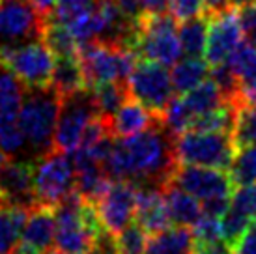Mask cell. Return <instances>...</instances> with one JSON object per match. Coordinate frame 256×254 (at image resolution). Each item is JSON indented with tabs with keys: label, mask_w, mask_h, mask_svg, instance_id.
<instances>
[{
	"label": "cell",
	"mask_w": 256,
	"mask_h": 254,
	"mask_svg": "<svg viewBox=\"0 0 256 254\" xmlns=\"http://www.w3.org/2000/svg\"><path fill=\"white\" fill-rule=\"evenodd\" d=\"M174 134L161 124L126 138H114L105 168L112 180H128L138 187H164L180 162Z\"/></svg>",
	"instance_id": "obj_1"
},
{
	"label": "cell",
	"mask_w": 256,
	"mask_h": 254,
	"mask_svg": "<svg viewBox=\"0 0 256 254\" xmlns=\"http://www.w3.org/2000/svg\"><path fill=\"white\" fill-rule=\"evenodd\" d=\"M54 245L64 254H92L103 232L96 204L82 198L77 189L54 206Z\"/></svg>",
	"instance_id": "obj_2"
},
{
	"label": "cell",
	"mask_w": 256,
	"mask_h": 254,
	"mask_svg": "<svg viewBox=\"0 0 256 254\" xmlns=\"http://www.w3.org/2000/svg\"><path fill=\"white\" fill-rule=\"evenodd\" d=\"M62 108V98L52 86L26 88L22 94L19 127L24 142L34 156H43L54 148V129Z\"/></svg>",
	"instance_id": "obj_3"
},
{
	"label": "cell",
	"mask_w": 256,
	"mask_h": 254,
	"mask_svg": "<svg viewBox=\"0 0 256 254\" xmlns=\"http://www.w3.org/2000/svg\"><path fill=\"white\" fill-rule=\"evenodd\" d=\"M77 56L82 66L88 90H92L94 86L101 82H110V80L126 82L135 64L138 62L135 50L120 43L101 42V40L78 45Z\"/></svg>",
	"instance_id": "obj_4"
},
{
	"label": "cell",
	"mask_w": 256,
	"mask_h": 254,
	"mask_svg": "<svg viewBox=\"0 0 256 254\" xmlns=\"http://www.w3.org/2000/svg\"><path fill=\"white\" fill-rule=\"evenodd\" d=\"M56 56L43 40L0 45V64L14 73L24 88H47L52 80Z\"/></svg>",
	"instance_id": "obj_5"
},
{
	"label": "cell",
	"mask_w": 256,
	"mask_h": 254,
	"mask_svg": "<svg viewBox=\"0 0 256 254\" xmlns=\"http://www.w3.org/2000/svg\"><path fill=\"white\" fill-rule=\"evenodd\" d=\"M176 159L180 164H198L228 170L234 161V144L230 133L187 129L174 138Z\"/></svg>",
	"instance_id": "obj_6"
},
{
	"label": "cell",
	"mask_w": 256,
	"mask_h": 254,
	"mask_svg": "<svg viewBox=\"0 0 256 254\" xmlns=\"http://www.w3.org/2000/svg\"><path fill=\"white\" fill-rule=\"evenodd\" d=\"M133 50L138 58L174 66L184 54L178 38V21L170 14L146 15L140 21Z\"/></svg>",
	"instance_id": "obj_7"
},
{
	"label": "cell",
	"mask_w": 256,
	"mask_h": 254,
	"mask_svg": "<svg viewBox=\"0 0 256 254\" xmlns=\"http://www.w3.org/2000/svg\"><path fill=\"white\" fill-rule=\"evenodd\" d=\"M34 190L38 204L58 206L75 190V166L72 156L50 150L34 161Z\"/></svg>",
	"instance_id": "obj_8"
},
{
	"label": "cell",
	"mask_w": 256,
	"mask_h": 254,
	"mask_svg": "<svg viewBox=\"0 0 256 254\" xmlns=\"http://www.w3.org/2000/svg\"><path fill=\"white\" fill-rule=\"evenodd\" d=\"M126 82L129 96L163 120L164 108L174 98V86L166 66L138 58Z\"/></svg>",
	"instance_id": "obj_9"
},
{
	"label": "cell",
	"mask_w": 256,
	"mask_h": 254,
	"mask_svg": "<svg viewBox=\"0 0 256 254\" xmlns=\"http://www.w3.org/2000/svg\"><path fill=\"white\" fill-rule=\"evenodd\" d=\"M98 106L94 103L92 92L86 88L80 92L62 98V108L58 114L54 129V150L72 154L78 148L88 124L98 116Z\"/></svg>",
	"instance_id": "obj_10"
},
{
	"label": "cell",
	"mask_w": 256,
	"mask_h": 254,
	"mask_svg": "<svg viewBox=\"0 0 256 254\" xmlns=\"http://www.w3.org/2000/svg\"><path fill=\"white\" fill-rule=\"evenodd\" d=\"M168 184L191 192L194 198H198L200 204L232 198L238 189L230 172L198 164H178Z\"/></svg>",
	"instance_id": "obj_11"
},
{
	"label": "cell",
	"mask_w": 256,
	"mask_h": 254,
	"mask_svg": "<svg viewBox=\"0 0 256 254\" xmlns=\"http://www.w3.org/2000/svg\"><path fill=\"white\" fill-rule=\"evenodd\" d=\"M22 94V82L0 64V148L8 156L21 154V150L26 144L19 127Z\"/></svg>",
	"instance_id": "obj_12"
},
{
	"label": "cell",
	"mask_w": 256,
	"mask_h": 254,
	"mask_svg": "<svg viewBox=\"0 0 256 254\" xmlns=\"http://www.w3.org/2000/svg\"><path fill=\"white\" fill-rule=\"evenodd\" d=\"M138 185L128 180H112L108 189L96 200V210L103 228L114 238L135 220Z\"/></svg>",
	"instance_id": "obj_13"
},
{
	"label": "cell",
	"mask_w": 256,
	"mask_h": 254,
	"mask_svg": "<svg viewBox=\"0 0 256 254\" xmlns=\"http://www.w3.org/2000/svg\"><path fill=\"white\" fill-rule=\"evenodd\" d=\"M236 12L238 10L228 8L220 14L210 15V30L204 50V60L210 64V68L224 64L243 43V28Z\"/></svg>",
	"instance_id": "obj_14"
},
{
	"label": "cell",
	"mask_w": 256,
	"mask_h": 254,
	"mask_svg": "<svg viewBox=\"0 0 256 254\" xmlns=\"http://www.w3.org/2000/svg\"><path fill=\"white\" fill-rule=\"evenodd\" d=\"M47 15L40 14L28 0L0 2V36L10 42L42 40Z\"/></svg>",
	"instance_id": "obj_15"
},
{
	"label": "cell",
	"mask_w": 256,
	"mask_h": 254,
	"mask_svg": "<svg viewBox=\"0 0 256 254\" xmlns=\"http://www.w3.org/2000/svg\"><path fill=\"white\" fill-rule=\"evenodd\" d=\"M0 198L32 208L38 204L34 190V162H14L8 159L0 164Z\"/></svg>",
	"instance_id": "obj_16"
},
{
	"label": "cell",
	"mask_w": 256,
	"mask_h": 254,
	"mask_svg": "<svg viewBox=\"0 0 256 254\" xmlns=\"http://www.w3.org/2000/svg\"><path fill=\"white\" fill-rule=\"evenodd\" d=\"M54 208L45 204L32 206L22 228L21 245L36 250L38 254L49 252L54 245Z\"/></svg>",
	"instance_id": "obj_17"
},
{
	"label": "cell",
	"mask_w": 256,
	"mask_h": 254,
	"mask_svg": "<svg viewBox=\"0 0 256 254\" xmlns=\"http://www.w3.org/2000/svg\"><path fill=\"white\" fill-rule=\"evenodd\" d=\"M135 220L142 226L148 236L172 226L163 187H138Z\"/></svg>",
	"instance_id": "obj_18"
},
{
	"label": "cell",
	"mask_w": 256,
	"mask_h": 254,
	"mask_svg": "<svg viewBox=\"0 0 256 254\" xmlns=\"http://www.w3.org/2000/svg\"><path fill=\"white\" fill-rule=\"evenodd\" d=\"M161 122L163 120L157 114H154L140 101L129 96L120 105V108L108 118V127L114 138H126L131 134L142 133Z\"/></svg>",
	"instance_id": "obj_19"
},
{
	"label": "cell",
	"mask_w": 256,
	"mask_h": 254,
	"mask_svg": "<svg viewBox=\"0 0 256 254\" xmlns=\"http://www.w3.org/2000/svg\"><path fill=\"white\" fill-rule=\"evenodd\" d=\"M163 192L166 206H168L172 224L192 228L198 222L200 217L204 215V210H202V204H200L198 198H194L191 192L184 190L178 185L166 184L163 187Z\"/></svg>",
	"instance_id": "obj_20"
},
{
	"label": "cell",
	"mask_w": 256,
	"mask_h": 254,
	"mask_svg": "<svg viewBox=\"0 0 256 254\" xmlns=\"http://www.w3.org/2000/svg\"><path fill=\"white\" fill-rule=\"evenodd\" d=\"M30 208L0 200V254H12L19 247Z\"/></svg>",
	"instance_id": "obj_21"
},
{
	"label": "cell",
	"mask_w": 256,
	"mask_h": 254,
	"mask_svg": "<svg viewBox=\"0 0 256 254\" xmlns=\"http://www.w3.org/2000/svg\"><path fill=\"white\" fill-rule=\"evenodd\" d=\"M194 236L189 226H168L154 234L146 243L144 254H192Z\"/></svg>",
	"instance_id": "obj_22"
},
{
	"label": "cell",
	"mask_w": 256,
	"mask_h": 254,
	"mask_svg": "<svg viewBox=\"0 0 256 254\" xmlns=\"http://www.w3.org/2000/svg\"><path fill=\"white\" fill-rule=\"evenodd\" d=\"M50 86L56 90L60 98H68L80 90H86L84 73H82V66L77 54L56 56Z\"/></svg>",
	"instance_id": "obj_23"
},
{
	"label": "cell",
	"mask_w": 256,
	"mask_h": 254,
	"mask_svg": "<svg viewBox=\"0 0 256 254\" xmlns=\"http://www.w3.org/2000/svg\"><path fill=\"white\" fill-rule=\"evenodd\" d=\"M182 99H184V105L187 108V112L191 114V124L194 118H198L202 114L212 112L215 108H220L226 103H230L222 96L219 86L215 84L214 78H206L196 88H192L191 92L184 94Z\"/></svg>",
	"instance_id": "obj_24"
},
{
	"label": "cell",
	"mask_w": 256,
	"mask_h": 254,
	"mask_svg": "<svg viewBox=\"0 0 256 254\" xmlns=\"http://www.w3.org/2000/svg\"><path fill=\"white\" fill-rule=\"evenodd\" d=\"M232 144L236 152L249 146H256V103L238 99L234 108V124H232Z\"/></svg>",
	"instance_id": "obj_25"
},
{
	"label": "cell",
	"mask_w": 256,
	"mask_h": 254,
	"mask_svg": "<svg viewBox=\"0 0 256 254\" xmlns=\"http://www.w3.org/2000/svg\"><path fill=\"white\" fill-rule=\"evenodd\" d=\"M210 75V64L202 58L187 56L172 66V86L176 94H187L192 88H196L200 82H204Z\"/></svg>",
	"instance_id": "obj_26"
},
{
	"label": "cell",
	"mask_w": 256,
	"mask_h": 254,
	"mask_svg": "<svg viewBox=\"0 0 256 254\" xmlns=\"http://www.w3.org/2000/svg\"><path fill=\"white\" fill-rule=\"evenodd\" d=\"M208 30H210V14H202L182 21L178 26V38L182 49L187 56L202 58L206 50Z\"/></svg>",
	"instance_id": "obj_27"
},
{
	"label": "cell",
	"mask_w": 256,
	"mask_h": 254,
	"mask_svg": "<svg viewBox=\"0 0 256 254\" xmlns=\"http://www.w3.org/2000/svg\"><path fill=\"white\" fill-rule=\"evenodd\" d=\"M42 40L49 45L54 56H72L78 52V42L72 34L70 26L66 22L52 19L50 15H47L45 19Z\"/></svg>",
	"instance_id": "obj_28"
},
{
	"label": "cell",
	"mask_w": 256,
	"mask_h": 254,
	"mask_svg": "<svg viewBox=\"0 0 256 254\" xmlns=\"http://www.w3.org/2000/svg\"><path fill=\"white\" fill-rule=\"evenodd\" d=\"M94 103L98 106V112L105 118H110L120 105L129 98L128 82H120V80H110V82H101V84L94 86L92 90Z\"/></svg>",
	"instance_id": "obj_29"
},
{
	"label": "cell",
	"mask_w": 256,
	"mask_h": 254,
	"mask_svg": "<svg viewBox=\"0 0 256 254\" xmlns=\"http://www.w3.org/2000/svg\"><path fill=\"white\" fill-rule=\"evenodd\" d=\"M230 176L238 187L256 184V146L238 150L230 166Z\"/></svg>",
	"instance_id": "obj_30"
},
{
	"label": "cell",
	"mask_w": 256,
	"mask_h": 254,
	"mask_svg": "<svg viewBox=\"0 0 256 254\" xmlns=\"http://www.w3.org/2000/svg\"><path fill=\"white\" fill-rule=\"evenodd\" d=\"M148 243V234L136 220L128 224L116 236V248L118 254H144Z\"/></svg>",
	"instance_id": "obj_31"
},
{
	"label": "cell",
	"mask_w": 256,
	"mask_h": 254,
	"mask_svg": "<svg viewBox=\"0 0 256 254\" xmlns=\"http://www.w3.org/2000/svg\"><path fill=\"white\" fill-rule=\"evenodd\" d=\"M250 224V219L238 210L234 204L226 210V213L220 217V228H222V240L226 241L228 245L234 247L236 241L242 238V234L247 230V226Z\"/></svg>",
	"instance_id": "obj_32"
},
{
	"label": "cell",
	"mask_w": 256,
	"mask_h": 254,
	"mask_svg": "<svg viewBox=\"0 0 256 254\" xmlns=\"http://www.w3.org/2000/svg\"><path fill=\"white\" fill-rule=\"evenodd\" d=\"M98 6V0H56L54 10L50 12V17L62 22H70L78 15L92 12Z\"/></svg>",
	"instance_id": "obj_33"
},
{
	"label": "cell",
	"mask_w": 256,
	"mask_h": 254,
	"mask_svg": "<svg viewBox=\"0 0 256 254\" xmlns=\"http://www.w3.org/2000/svg\"><path fill=\"white\" fill-rule=\"evenodd\" d=\"M194 241H217L222 240V228H220V217H214L204 213L198 222L192 226Z\"/></svg>",
	"instance_id": "obj_34"
},
{
	"label": "cell",
	"mask_w": 256,
	"mask_h": 254,
	"mask_svg": "<svg viewBox=\"0 0 256 254\" xmlns=\"http://www.w3.org/2000/svg\"><path fill=\"white\" fill-rule=\"evenodd\" d=\"M168 10L178 22L206 14V8H204L202 0H168Z\"/></svg>",
	"instance_id": "obj_35"
},
{
	"label": "cell",
	"mask_w": 256,
	"mask_h": 254,
	"mask_svg": "<svg viewBox=\"0 0 256 254\" xmlns=\"http://www.w3.org/2000/svg\"><path fill=\"white\" fill-rule=\"evenodd\" d=\"M232 204L238 210H242L250 220H256V184L243 185L240 189H236Z\"/></svg>",
	"instance_id": "obj_36"
},
{
	"label": "cell",
	"mask_w": 256,
	"mask_h": 254,
	"mask_svg": "<svg viewBox=\"0 0 256 254\" xmlns=\"http://www.w3.org/2000/svg\"><path fill=\"white\" fill-rule=\"evenodd\" d=\"M240 22L243 28V40L256 47V0L240 10Z\"/></svg>",
	"instance_id": "obj_37"
},
{
	"label": "cell",
	"mask_w": 256,
	"mask_h": 254,
	"mask_svg": "<svg viewBox=\"0 0 256 254\" xmlns=\"http://www.w3.org/2000/svg\"><path fill=\"white\" fill-rule=\"evenodd\" d=\"M120 14L133 24H140L146 12H144V0H112Z\"/></svg>",
	"instance_id": "obj_38"
},
{
	"label": "cell",
	"mask_w": 256,
	"mask_h": 254,
	"mask_svg": "<svg viewBox=\"0 0 256 254\" xmlns=\"http://www.w3.org/2000/svg\"><path fill=\"white\" fill-rule=\"evenodd\" d=\"M234 254H256V220H252L242 238L236 241Z\"/></svg>",
	"instance_id": "obj_39"
},
{
	"label": "cell",
	"mask_w": 256,
	"mask_h": 254,
	"mask_svg": "<svg viewBox=\"0 0 256 254\" xmlns=\"http://www.w3.org/2000/svg\"><path fill=\"white\" fill-rule=\"evenodd\" d=\"M192 254H234L232 245H228L224 240L217 241H194Z\"/></svg>",
	"instance_id": "obj_40"
},
{
	"label": "cell",
	"mask_w": 256,
	"mask_h": 254,
	"mask_svg": "<svg viewBox=\"0 0 256 254\" xmlns=\"http://www.w3.org/2000/svg\"><path fill=\"white\" fill-rule=\"evenodd\" d=\"M144 12H146V15L170 14V10H168V0H144Z\"/></svg>",
	"instance_id": "obj_41"
},
{
	"label": "cell",
	"mask_w": 256,
	"mask_h": 254,
	"mask_svg": "<svg viewBox=\"0 0 256 254\" xmlns=\"http://www.w3.org/2000/svg\"><path fill=\"white\" fill-rule=\"evenodd\" d=\"M240 96H242V99H245V101L256 103V77L247 78V80H242Z\"/></svg>",
	"instance_id": "obj_42"
},
{
	"label": "cell",
	"mask_w": 256,
	"mask_h": 254,
	"mask_svg": "<svg viewBox=\"0 0 256 254\" xmlns=\"http://www.w3.org/2000/svg\"><path fill=\"white\" fill-rule=\"evenodd\" d=\"M202 2H204V8H206V14L210 15L220 14V12L230 8L228 0H202Z\"/></svg>",
	"instance_id": "obj_43"
},
{
	"label": "cell",
	"mask_w": 256,
	"mask_h": 254,
	"mask_svg": "<svg viewBox=\"0 0 256 254\" xmlns=\"http://www.w3.org/2000/svg\"><path fill=\"white\" fill-rule=\"evenodd\" d=\"M28 2L43 15H49L54 10V4H56V0H28Z\"/></svg>",
	"instance_id": "obj_44"
},
{
	"label": "cell",
	"mask_w": 256,
	"mask_h": 254,
	"mask_svg": "<svg viewBox=\"0 0 256 254\" xmlns=\"http://www.w3.org/2000/svg\"><path fill=\"white\" fill-rule=\"evenodd\" d=\"M252 2H254V0H228L230 8H234V10H242V8L252 4Z\"/></svg>",
	"instance_id": "obj_45"
},
{
	"label": "cell",
	"mask_w": 256,
	"mask_h": 254,
	"mask_svg": "<svg viewBox=\"0 0 256 254\" xmlns=\"http://www.w3.org/2000/svg\"><path fill=\"white\" fill-rule=\"evenodd\" d=\"M12 254H38V252L36 250H32V248H28V247H24V245H19V247L15 248Z\"/></svg>",
	"instance_id": "obj_46"
},
{
	"label": "cell",
	"mask_w": 256,
	"mask_h": 254,
	"mask_svg": "<svg viewBox=\"0 0 256 254\" xmlns=\"http://www.w3.org/2000/svg\"><path fill=\"white\" fill-rule=\"evenodd\" d=\"M6 161H8V154L2 148H0V164H4Z\"/></svg>",
	"instance_id": "obj_47"
},
{
	"label": "cell",
	"mask_w": 256,
	"mask_h": 254,
	"mask_svg": "<svg viewBox=\"0 0 256 254\" xmlns=\"http://www.w3.org/2000/svg\"><path fill=\"white\" fill-rule=\"evenodd\" d=\"M45 254H64V252H60V250H49V252H45Z\"/></svg>",
	"instance_id": "obj_48"
},
{
	"label": "cell",
	"mask_w": 256,
	"mask_h": 254,
	"mask_svg": "<svg viewBox=\"0 0 256 254\" xmlns=\"http://www.w3.org/2000/svg\"><path fill=\"white\" fill-rule=\"evenodd\" d=\"M0 2H4V0H0Z\"/></svg>",
	"instance_id": "obj_49"
}]
</instances>
